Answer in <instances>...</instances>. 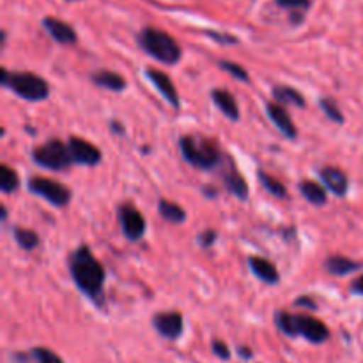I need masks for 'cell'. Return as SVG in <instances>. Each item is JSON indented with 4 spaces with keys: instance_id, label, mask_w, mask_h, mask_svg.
<instances>
[{
    "instance_id": "6da1fadb",
    "label": "cell",
    "mask_w": 363,
    "mask_h": 363,
    "mask_svg": "<svg viewBox=\"0 0 363 363\" xmlns=\"http://www.w3.org/2000/svg\"><path fill=\"white\" fill-rule=\"evenodd\" d=\"M69 273L73 282L78 289L96 305L103 307L105 305V279L106 273L101 262L92 255L91 248L87 245H82L74 252H71L67 259Z\"/></svg>"
},
{
    "instance_id": "7a4b0ae2",
    "label": "cell",
    "mask_w": 363,
    "mask_h": 363,
    "mask_svg": "<svg viewBox=\"0 0 363 363\" xmlns=\"http://www.w3.org/2000/svg\"><path fill=\"white\" fill-rule=\"evenodd\" d=\"M275 323L280 332L287 337H303L312 344H323L330 339V330L325 323L312 315L279 311L275 314Z\"/></svg>"
},
{
    "instance_id": "3957f363",
    "label": "cell",
    "mask_w": 363,
    "mask_h": 363,
    "mask_svg": "<svg viewBox=\"0 0 363 363\" xmlns=\"http://www.w3.org/2000/svg\"><path fill=\"white\" fill-rule=\"evenodd\" d=\"M138 45L145 53L152 57V59L160 60L163 64H177L181 60V46L177 45L176 39L165 30H160L156 27H145L138 32L137 38Z\"/></svg>"
},
{
    "instance_id": "277c9868",
    "label": "cell",
    "mask_w": 363,
    "mask_h": 363,
    "mask_svg": "<svg viewBox=\"0 0 363 363\" xmlns=\"http://www.w3.org/2000/svg\"><path fill=\"white\" fill-rule=\"evenodd\" d=\"M179 147L183 158L195 169L211 170L222 163V152L211 138L186 135L179 138Z\"/></svg>"
},
{
    "instance_id": "5b68a950",
    "label": "cell",
    "mask_w": 363,
    "mask_h": 363,
    "mask_svg": "<svg viewBox=\"0 0 363 363\" xmlns=\"http://www.w3.org/2000/svg\"><path fill=\"white\" fill-rule=\"evenodd\" d=\"M2 85L27 101H43L50 94L48 82L28 71L9 73L6 67H2Z\"/></svg>"
},
{
    "instance_id": "8992f818",
    "label": "cell",
    "mask_w": 363,
    "mask_h": 363,
    "mask_svg": "<svg viewBox=\"0 0 363 363\" xmlns=\"http://www.w3.org/2000/svg\"><path fill=\"white\" fill-rule=\"evenodd\" d=\"M32 160L39 167L53 170V172L66 170L71 165V162H73L69 155V147L62 140H59V138H50L46 144L35 147L32 151Z\"/></svg>"
},
{
    "instance_id": "52a82bcc",
    "label": "cell",
    "mask_w": 363,
    "mask_h": 363,
    "mask_svg": "<svg viewBox=\"0 0 363 363\" xmlns=\"http://www.w3.org/2000/svg\"><path fill=\"white\" fill-rule=\"evenodd\" d=\"M28 190L57 208H64L71 201V191L62 183L48 179V177H32L28 181Z\"/></svg>"
},
{
    "instance_id": "ba28073f",
    "label": "cell",
    "mask_w": 363,
    "mask_h": 363,
    "mask_svg": "<svg viewBox=\"0 0 363 363\" xmlns=\"http://www.w3.org/2000/svg\"><path fill=\"white\" fill-rule=\"evenodd\" d=\"M119 222L126 240L138 241L145 234V218L135 206L124 204L119 208Z\"/></svg>"
},
{
    "instance_id": "9c48e42d",
    "label": "cell",
    "mask_w": 363,
    "mask_h": 363,
    "mask_svg": "<svg viewBox=\"0 0 363 363\" xmlns=\"http://www.w3.org/2000/svg\"><path fill=\"white\" fill-rule=\"evenodd\" d=\"M67 147H69L71 160L78 165L96 167L101 162V151L89 140H84V138L71 137L67 140Z\"/></svg>"
},
{
    "instance_id": "30bf717a",
    "label": "cell",
    "mask_w": 363,
    "mask_h": 363,
    "mask_svg": "<svg viewBox=\"0 0 363 363\" xmlns=\"http://www.w3.org/2000/svg\"><path fill=\"white\" fill-rule=\"evenodd\" d=\"M152 326L162 337L169 340H176L183 335V315L179 312H160L152 318Z\"/></svg>"
},
{
    "instance_id": "8fae6325",
    "label": "cell",
    "mask_w": 363,
    "mask_h": 363,
    "mask_svg": "<svg viewBox=\"0 0 363 363\" xmlns=\"http://www.w3.org/2000/svg\"><path fill=\"white\" fill-rule=\"evenodd\" d=\"M145 77L152 82L156 89L160 91V94L167 99V103L174 106V108H179L181 101H179V94H177V89L174 85V82L170 80V77L163 71L155 69V67H147L145 69Z\"/></svg>"
},
{
    "instance_id": "7c38bea8",
    "label": "cell",
    "mask_w": 363,
    "mask_h": 363,
    "mask_svg": "<svg viewBox=\"0 0 363 363\" xmlns=\"http://www.w3.org/2000/svg\"><path fill=\"white\" fill-rule=\"evenodd\" d=\"M266 112H268V117L272 119V123L279 128V131L284 137H287L289 140H294L298 137L296 126H294L293 119H291L289 112L284 108V105H280V103H268L266 105Z\"/></svg>"
},
{
    "instance_id": "4fadbf2b",
    "label": "cell",
    "mask_w": 363,
    "mask_h": 363,
    "mask_svg": "<svg viewBox=\"0 0 363 363\" xmlns=\"http://www.w3.org/2000/svg\"><path fill=\"white\" fill-rule=\"evenodd\" d=\"M43 27L48 32L50 38L59 43V45H74L77 43V32H74V28L71 25H67L66 21L59 20V18H43Z\"/></svg>"
},
{
    "instance_id": "5bb4252c",
    "label": "cell",
    "mask_w": 363,
    "mask_h": 363,
    "mask_svg": "<svg viewBox=\"0 0 363 363\" xmlns=\"http://www.w3.org/2000/svg\"><path fill=\"white\" fill-rule=\"evenodd\" d=\"M319 176H321L323 183L328 186V190H332L337 197H344L347 194L350 181H347L346 172L340 170L339 167H325L319 170Z\"/></svg>"
},
{
    "instance_id": "9a60e30c",
    "label": "cell",
    "mask_w": 363,
    "mask_h": 363,
    "mask_svg": "<svg viewBox=\"0 0 363 363\" xmlns=\"http://www.w3.org/2000/svg\"><path fill=\"white\" fill-rule=\"evenodd\" d=\"M211 99L216 106L220 108V112L230 121L240 119V106H238L236 99L230 94L229 91H223V89H215L211 91Z\"/></svg>"
},
{
    "instance_id": "2e32d148",
    "label": "cell",
    "mask_w": 363,
    "mask_h": 363,
    "mask_svg": "<svg viewBox=\"0 0 363 363\" xmlns=\"http://www.w3.org/2000/svg\"><path fill=\"white\" fill-rule=\"evenodd\" d=\"M248 264H250L252 273H254L259 280H262L264 284H272V286L279 284V280H280L279 272H277L275 264H273V262H269L268 259L250 257L248 259Z\"/></svg>"
},
{
    "instance_id": "e0dca14e",
    "label": "cell",
    "mask_w": 363,
    "mask_h": 363,
    "mask_svg": "<svg viewBox=\"0 0 363 363\" xmlns=\"http://www.w3.org/2000/svg\"><path fill=\"white\" fill-rule=\"evenodd\" d=\"M363 268L362 262L353 261V259H347L344 255H330L325 261V269L330 273V275L335 277H344L350 275V273L358 272V269Z\"/></svg>"
},
{
    "instance_id": "ac0fdd59",
    "label": "cell",
    "mask_w": 363,
    "mask_h": 363,
    "mask_svg": "<svg viewBox=\"0 0 363 363\" xmlns=\"http://www.w3.org/2000/svg\"><path fill=\"white\" fill-rule=\"evenodd\" d=\"M91 78L98 87L108 89V91H113V92L124 91L128 85L126 80H124L119 73H113V71H108V69H98Z\"/></svg>"
},
{
    "instance_id": "d6986e66",
    "label": "cell",
    "mask_w": 363,
    "mask_h": 363,
    "mask_svg": "<svg viewBox=\"0 0 363 363\" xmlns=\"http://www.w3.org/2000/svg\"><path fill=\"white\" fill-rule=\"evenodd\" d=\"M273 98H275L280 105H293L300 106V108L305 106V98L301 96V92L289 87V85H275V87H273Z\"/></svg>"
},
{
    "instance_id": "ffe728a7",
    "label": "cell",
    "mask_w": 363,
    "mask_h": 363,
    "mask_svg": "<svg viewBox=\"0 0 363 363\" xmlns=\"http://www.w3.org/2000/svg\"><path fill=\"white\" fill-rule=\"evenodd\" d=\"M300 191L305 199H307L311 204L314 206H323L326 204V190L319 183L311 179H305L300 183Z\"/></svg>"
},
{
    "instance_id": "44dd1931",
    "label": "cell",
    "mask_w": 363,
    "mask_h": 363,
    "mask_svg": "<svg viewBox=\"0 0 363 363\" xmlns=\"http://www.w3.org/2000/svg\"><path fill=\"white\" fill-rule=\"evenodd\" d=\"M223 179H225V186L229 188V191H233V194L236 195L238 199H241V201H247L248 191L250 190H248V184L247 181H245V177L241 176L234 167L225 174Z\"/></svg>"
},
{
    "instance_id": "7402d4cb",
    "label": "cell",
    "mask_w": 363,
    "mask_h": 363,
    "mask_svg": "<svg viewBox=\"0 0 363 363\" xmlns=\"http://www.w3.org/2000/svg\"><path fill=\"white\" fill-rule=\"evenodd\" d=\"M158 211L167 222L170 223H183L186 220V213L181 206H177L176 202L165 201V199H160L158 202Z\"/></svg>"
},
{
    "instance_id": "603a6c76",
    "label": "cell",
    "mask_w": 363,
    "mask_h": 363,
    "mask_svg": "<svg viewBox=\"0 0 363 363\" xmlns=\"http://www.w3.org/2000/svg\"><path fill=\"white\" fill-rule=\"evenodd\" d=\"M13 236H14V240H16V243L20 245V248H23V250H34V248L39 245L38 233H34V230H30V229L14 227Z\"/></svg>"
},
{
    "instance_id": "cb8c5ba5",
    "label": "cell",
    "mask_w": 363,
    "mask_h": 363,
    "mask_svg": "<svg viewBox=\"0 0 363 363\" xmlns=\"http://www.w3.org/2000/svg\"><path fill=\"white\" fill-rule=\"evenodd\" d=\"M259 181H261L262 186L269 191L272 195L279 199H287V188L284 186V183H280L279 179H275L273 176L266 174L264 170H259Z\"/></svg>"
},
{
    "instance_id": "d4e9b609",
    "label": "cell",
    "mask_w": 363,
    "mask_h": 363,
    "mask_svg": "<svg viewBox=\"0 0 363 363\" xmlns=\"http://www.w3.org/2000/svg\"><path fill=\"white\" fill-rule=\"evenodd\" d=\"M18 186H20L18 174L7 165L0 167V190H2L4 194H11V191L16 190Z\"/></svg>"
},
{
    "instance_id": "484cf974",
    "label": "cell",
    "mask_w": 363,
    "mask_h": 363,
    "mask_svg": "<svg viewBox=\"0 0 363 363\" xmlns=\"http://www.w3.org/2000/svg\"><path fill=\"white\" fill-rule=\"evenodd\" d=\"M319 105H321L323 112L326 113V117H328L330 121H333V123H337V124H342L344 123L342 112H340L339 105H337V103L333 101L332 98H321Z\"/></svg>"
},
{
    "instance_id": "4316f807",
    "label": "cell",
    "mask_w": 363,
    "mask_h": 363,
    "mask_svg": "<svg viewBox=\"0 0 363 363\" xmlns=\"http://www.w3.org/2000/svg\"><path fill=\"white\" fill-rule=\"evenodd\" d=\"M32 357L38 363H64L62 358L57 353H53L52 350H48V347H34Z\"/></svg>"
},
{
    "instance_id": "83f0119b",
    "label": "cell",
    "mask_w": 363,
    "mask_h": 363,
    "mask_svg": "<svg viewBox=\"0 0 363 363\" xmlns=\"http://www.w3.org/2000/svg\"><path fill=\"white\" fill-rule=\"evenodd\" d=\"M220 67H222L223 71H227V73L233 74L234 78H238V80H241V82H248V80H250V77H248L247 69H245L243 66H240V64L230 62V60H220Z\"/></svg>"
},
{
    "instance_id": "f1b7e54d",
    "label": "cell",
    "mask_w": 363,
    "mask_h": 363,
    "mask_svg": "<svg viewBox=\"0 0 363 363\" xmlns=\"http://www.w3.org/2000/svg\"><path fill=\"white\" fill-rule=\"evenodd\" d=\"M280 7H286V9H294V11H305L311 7V0H275Z\"/></svg>"
},
{
    "instance_id": "f546056e",
    "label": "cell",
    "mask_w": 363,
    "mask_h": 363,
    "mask_svg": "<svg viewBox=\"0 0 363 363\" xmlns=\"http://www.w3.org/2000/svg\"><path fill=\"white\" fill-rule=\"evenodd\" d=\"M211 350H213V353L220 358V360H229L230 358L229 346H227L225 342H222V340H213Z\"/></svg>"
},
{
    "instance_id": "4dcf8cb0",
    "label": "cell",
    "mask_w": 363,
    "mask_h": 363,
    "mask_svg": "<svg viewBox=\"0 0 363 363\" xmlns=\"http://www.w3.org/2000/svg\"><path fill=\"white\" fill-rule=\"evenodd\" d=\"M206 34L209 35V38L213 39V41L220 43V45H238V38H234V35H229V34H220V32H206Z\"/></svg>"
},
{
    "instance_id": "1f68e13d",
    "label": "cell",
    "mask_w": 363,
    "mask_h": 363,
    "mask_svg": "<svg viewBox=\"0 0 363 363\" xmlns=\"http://www.w3.org/2000/svg\"><path fill=\"white\" fill-rule=\"evenodd\" d=\"M215 241H216V230H213V229L204 230V233L199 236V243H201L202 248L213 247V245H215Z\"/></svg>"
},
{
    "instance_id": "d6a6232c",
    "label": "cell",
    "mask_w": 363,
    "mask_h": 363,
    "mask_svg": "<svg viewBox=\"0 0 363 363\" xmlns=\"http://www.w3.org/2000/svg\"><path fill=\"white\" fill-rule=\"evenodd\" d=\"M294 305H296V307L308 308V311H318V303H315L314 298L308 296V294H305V296L298 298V300L294 301Z\"/></svg>"
},
{
    "instance_id": "836d02e7",
    "label": "cell",
    "mask_w": 363,
    "mask_h": 363,
    "mask_svg": "<svg viewBox=\"0 0 363 363\" xmlns=\"http://www.w3.org/2000/svg\"><path fill=\"white\" fill-rule=\"evenodd\" d=\"M351 291H353L354 294H360V296H363V275L354 280L353 286H351Z\"/></svg>"
},
{
    "instance_id": "e575fe53",
    "label": "cell",
    "mask_w": 363,
    "mask_h": 363,
    "mask_svg": "<svg viewBox=\"0 0 363 363\" xmlns=\"http://www.w3.org/2000/svg\"><path fill=\"white\" fill-rule=\"evenodd\" d=\"M110 126H112V131H116V133H119V135H124V128H123V124H121V123H117V121H112V123H110Z\"/></svg>"
},
{
    "instance_id": "d590c367",
    "label": "cell",
    "mask_w": 363,
    "mask_h": 363,
    "mask_svg": "<svg viewBox=\"0 0 363 363\" xmlns=\"http://www.w3.org/2000/svg\"><path fill=\"white\" fill-rule=\"evenodd\" d=\"M238 351H240V357H243L245 360H250L252 358V351L248 350V347H240Z\"/></svg>"
},
{
    "instance_id": "8d00e7d4",
    "label": "cell",
    "mask_w": 363,
    "mask_h": 363,
    "mask_svg": "<svg viewBox=\"0 0 363 363\" xmlns=\"http://www.w3.org/2000/svg\"><path fill=\"white\" fill-rule=\"evenodd\" d=\"M204 194L208 195V199H215V195L218 194V191H216L215 188H204Z\"/></svg>"
},
{
    "instance_id": "74e56055",
    "label": "cell",
    "mask_w": 363,
    "mask_h": 363,
    "mask_svg": "<svg viewBox=\"0 0 363 363\" xmlns=\"http://www.w3.org/2000/svg\"><path fill=\"white\" fill-rule=\"evenodd\" d=\"M0 211H2V220H6V218H7V209H6V206H2V208H0Z\"/></svg>"
}]
</instances>
